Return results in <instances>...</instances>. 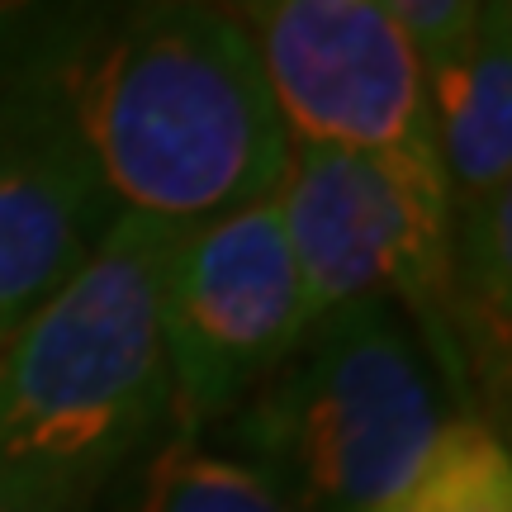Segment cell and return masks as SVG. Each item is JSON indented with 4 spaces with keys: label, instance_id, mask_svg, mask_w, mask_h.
Segmentation results:
<instances>
[{
    "label": "cell",
    "instance_id": "cell-2",
    "mask_svg": "<svg viewBox=\"0 0 512 512\" xmlns=\"http://www.w3.org/2000/svg\"><path fill=\"white\" fill-rule=\"evenodd\" d=\"M176 223L119 214L0 347V479L91 503L171 418L162 266Z\"/></svg>",
    "mask_w": 512,
    "mask_h": 512
},
{
    "label": "cell",
    "instance_id": "cell-3",
    "mask_svg": "<svg viewBox=\"0 0 512 512\" xmlns=\"http://www.w3.org/2000/svg\"><path fill=\"white\" fill-rule=\"evenodd\" d=\"M451 418V389L413 323L384 299H361L313 318L223 422L228 451L294 512H380Z\"/></svg>",
    "mask_w": 512,
    "mask_h": 512
},
{
    "label": "cell",
    "instance_id": "cell-6",
    "mask_svg": "<svg viewBox=\"0 0 512 512\" xmlns=\"http://www.w3.org/2000/svg\"><path fill=\"white\" fill-rule=\"evenodd\" d=\"M242 15L294 147L437 152L427 72L380 0H242Z\"/></svg>",
    "mask_w": 512,
    "mask_h": 512
},
{
    "label": "cell",
    "instance_id": "cell-12",
    "mask_svg": "<svg viewBox=\"0 0 512 512\" xmlns=\"http://www.w3.org/2000/svg\"><path fill=\"white\" fill-rule=\"evenodd\" d=\"M53 15V0H0V62Z\"/></svg>",
    "mask_w": 512,
    "mask_h": 512
},
{
    "label": "cell",
    "instance_id": "cell-1",
    "mask_svg": "<svg viewBox=\"0 0 512 512\" xmlns=\"http://www.w3.org/2000/svg\"><path fill=\"white\" fill-rule=\"evenodd\" d=\"M0 128L67 152L119 214L176 228L275 195L294 147L219 0L53 10L0 62Z\"/></svg>",
    "mask_w": 512,
    "mask_h": 512
},
{
    "label": "cell",
    "instance_id": "cell-5",
    "mask_svg": "<svg viewBox=\"0 0 512 512\" xmlns=\"http://www.w3.org/2000/svg\"><path fill=\"white\" fill-rule=\"evenodd\" d=\"M275 195L181 228L162 266L171 427L223 422L309 332Z\"/></svg>",
    "mask_w": 512,
    "mask_h": 512
},
{
    "label": "cell",
    "instance_id": "cell-4",
    "mask_svg": "<svg viewBox=\"0 0 512 512\" xmlns=\"http://www.w3.org/2000/svg\"><path fill=\"white\" fill-rule=\"evenodd\" d=\"M275 209L309 318L361 299L394 304L446 389L465 399L451 299V190L437 152L290 147Z\"/></svg>",
    "mask_w": 512,
    "mask_h": 512
},
{
    "label": "cell",
    "instance_id": "cell-10",
    "mask_svg": "<svg viewBox=\"0 0 512 512\" xmlns=\"http://www.w3.org/2000/svg\"><path fill=\"white\" fill-rule=\"evenodd\" d=\"M380 512H512L508 446L484 418H451L422 470Z\"/></svg>",
    "mask_w": 512,
    "mask_h": 512
},
{
    "label": "cell",
    "instance_id": "cell-14",
    "mask_svg": "<svg viewBox=\"0 0 512 512\" xmlns=\"http://www.w3.org/2000/svg\"><path fill=\"white\" fill-rule=\"evenodd\" d=\"M238 5H242V0H238Z\"/></svg>",
    "mask_w": 512,
    "mask_h": 512
},
{
    "label": "cell",
    "instance_id": "cell-7",
    "mask_svg": "<svg viewBox=\"0 0 512 512\" xmlns=\"http://www.w3.org/2000/svg\"><path fill=\"white\" fill-rule=\"evenodd\" d=\"M114 219V200L67 152L0 128V347L62 290Z\"/></svg>",
    "mask_w": 512,
    "mask_h": 512
},
{
    "label": "cell",
    "instance_id": "cell-8",
    "mask_svg": "<svg viewBox=\"0 0 512 512\" xmlns=\"http://www.w3.org/2000/svg\"><path fill=\"white\" fill-rule=\"evenodd\" d=\"M437 162L451 204L512 181V0H489L456 53L427 72Z\"/></svg>",
    "mask_w": 512,
    "mask_h": 512
},
{
    "label": "cell",
    "instance_id": "cell-11",
    "mask_svg": "<svg viewBox=\"0 0 512 512\" xmlns=\"http://www.w3.org/2000/svg\"><path fill=\"white\" fill-rule=\"evenodd\" d=\"M380 5L403 29V38L413 43L422 72H437L441 62L465 43V34L475 29L479 10L489 0H380Z\"/></svg>",
    "mask_w": 512,
    "mask_h": 512
},
{
    "label": "cell",
    "instance_id": "cell-9",
    "mask_svg": "<svg viewBox=\"0 0 512 512\" xmlns=\"http://www.w3.org/2000/svg\"><path fill=\"white\" fill-rule=\"evenodd\" d=\"M133 512H294L271 479L204 432L171 427L138 475Z\"/></svg>",
    "mask_w": 512,
    "mask_h": 512
},
{
    "label": "cell",
    "instance_id": "cell-13",
    "mask_svg": "<svg viewBox=\"0 0 512 512\" xmlns=\"http://www.w3.org/2000/svg\"><path fill=\"white\" fill-rule=\"evenodd\" d=\"M0 512H86V503L43 494V489L15 484V479H0Z\"/></svg>",
    "mask_w": 512,
    "mask_h": 512
}]
</instances>
